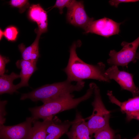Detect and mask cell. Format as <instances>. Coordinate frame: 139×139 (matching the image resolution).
Wrapping results in <instances>:
<instances>
[{"label":"cell","instance_id":"2e32d148","mask_svg":"<svg viewBox=\"0 0 139 139\" xmlns=\"http://www.w3.org/2000/svg\"><path fill=\"white\" fill-rule=\"evenodd\" d=\"M20 78L19 75L14 72L10 75L4 74L0 77V94L4 93L13 94L14 92H18L16 85L13 82L14 80Z\"/></svg>","mask_w":139,"mask_h":139},{"label":"cell","instance_id":"7402d4cb","mask_svg":"<svg viewBox=\"0 0 139 139\" xmlns=\"http://www.w3.org/2000/svg\"><path fill=\"white\" fill-rule=\"evenodd\" d=\"M7 103V101L6 100L0 101V125L4 124L5 121V118L4 117L6 114L5 106Z\"/></svg>","mask_w":139,"mask_h":139},{"label":"cell","instance_id":"4316f807","mask_svg":"<svg viewBox=\"0 0 139 139\" xmlns=\"http://www.w3.org/2000/svg\"><path fill=\"white\" fill-rule=\"evenodd\" d=\"M136 59L139 60V51L136 53Z\"/></svg>","mask_w":139,"mask_h":139},{"label":"cell","instance_id":"d6986e66","mask_svg":"<svg viewBox=\"0 0 139 139\" xmlns=\"http://www.w3.org/2000/svg\"><path fill=\"white\" fill-rule=\"evenodd\" d=\"M18 33V31L17 28L12 26L6 28L4 31V36L9 41H15Z\"/></svg>","mask_w":139,"mask_h":139},{"label":"cell","instance_id":"8fae6325","mask_svg":"<svg viewBox=\"0 0 139 139\" xmlns=\"http://www.w3.org/2000/svg\"><path fill=\"white\" fill-rule=\"evenodd\" d=\"M107 95L111 102L118 106L126 116L139 112V95L121 102L113 95L111 91H108Z\"/></svg>","mask_w":139,"mask_h":139},{"label":"cell","instance_id":"7c38bea8","mask_svg":"<svg viewBox=\"0 0 139 139\" xmlns=\"http://www.w3.org/2000/svg\"><path fill=\"white\" fill-rule=\"evenodd\" d=\"M15 64L17 67L21 69L19 75L21 81L19 83L16 85L17 89L28 86L30 78L38 69L36 66L37 63L22 59L17 61Z\"/></svg>","mask_w":139,"mask_h":139},{"label":"cell","instance_id":"5bb4252c","mask_svg":"<svg viewBox=\"0 0 139 139\" xmlns=\"http://www.w3.org/2000/svg\"><path fill=\"white\" fill-rule=\"evenodd\" d=\"M41 34L37 33V37L34 42L27 47H25L23 44L19 45V49L21 53L22 59L37 63L39 56V42Z\"/></svg>","mask_w":139,"mask_h":139},{"label":"cell","instance_id":"6da1fadb","mask_svg":"<svg viewBox=\"0 0 139 139\" xmlns=\"http://www.w3.org/2000/svg\"><path fill=\"white\" fill-rule=\"evenodd\" d=\"M80 43H74L71 47L70 55L67 66L64 70L66 74L68 81L78 82L87 79H93L99 81L110 82V80L105 75V64L100 62L96 65L88 64L78 56L76 53L77 47Z\"/></svg>","mask_w":139,"mask_h":139},{"label":"cell","instance_id":"52a82bcc","mask_svg":"<svg viewBox=\"0 0 139 139\" xmlns=\"http://www.w3.org/2000/svg\"><path fill=\"white\" fill-rule=\"evenodd\" d=\"M34 120L28 117L24 122L12 126L0 125V139H28Z\"/></svg>","mask_w":139,"mask_h":139},{"label":"cell","instance_id":"3957f363","mask_svg":"<svg viewBox=\"0 0 139 139\" xmlns=\"http://www.w3.org/2000/svg\"><path fill=\"white\" fill-rule=\"evenodd\" d=\"M67 80L62 82L47 84L27 93L21 95L20 100L29 99L33 102L41 101L43 103L54 99L79 91L84 87L83 81L77 82L75 84Z\"/></svg>","mask_w":139,"mask_h":139},{"label":"cell","instance_id":"e0dca14e","mask_svg":"<svg viewBox=\"0 0 139 139\" xmlns=\"http://www.w3.org/2000/svg\"><path fill=\"white\" fill-rule=\"evenodd\" d=\"M53 119H47L41 122L34 120L28 139H46L47 127Z\"/></svg>","mask_w":139,"mask_h":139},{"label":"cell","instance_id":"ba28073f","mask_svg":"<svg viewBox=\"0 0 139 139\" xmlns=\"http://www.w3.org/2000/svg\"><path fill=\"white\" fill-rule=\"evenodd\" d=\"M122 22L117 23L106 17L93 21L85 30V33H91L106 38L118 34Z\"/></svg>","mask_w":139,"mask_h":139},{"label":"cell","instance_id":"8992f818","mask_svg":"<svg viewBox=\"0 0 139 139\" xmlns=\"http://www.w3.org/2000/svg\"><path fill=\"white\" fill-rule=\"evenodd\" d=\"M105 75L109 80H115L123 89L131 92L133 97L139 95V88L134 83L132 74L120 70L117 66L112 65L106 70Z\"/></svg>","mask_w":139,"mask_h":139},{"label":"cell","instance_id":"9c48e42d","mask_svg":"<svg viewBox=\"0 0 139 139\" xmlns=\"http://www.w3.org/2000/svg\"><path fill=\"white\" fill-rule=\"evenodd\" d=\"M66 18L70 23L81 28L85 30L94 20L93 18H90L87 15L83 2L76 0L67 8Z\"/></svg>","mask_w":139,"mask_h":139},{"label":"cell","instance_id":"4fadbf2b","mask_svg":"<svg viewBox=\"0 0 139 139\" xmlns=\"http://www.w3.org/2000/svg\"><path fill=\"white\" fill-rule=\"evenodd\" d=\"M72 121L66 120L61 122L59 119H52L46 130V139H59L68 131Z\"/></svg>","mask_w":139,"mask_h":139},{"label":"cell","instance_id":"30bf717a","mask_svg":"<svg viewBox=\"0 0 139 139\" xmlns=\"http://www.w3.org/2000/svg\"><path fill=\"white\" fill-rule=\"evenodd\" d=\"M85 120L80 112L76 113L70 130L66 133L69 139H92Z\"/></svg>","mask_w":139,"mask_h":139},{"label":"cell","instance_id":"5b68a950","mask_svg":"<svg viewBox=\"0 0 139 139\" xmlns=\"http://www.w3.org/2000/svg\"><path fill=\"white\" fill-rule=\"evenodd\" d=\"M122 49L119 51L111 50L109 54L110 58L107 63L110 65L127 67L128 64L136 61V56L137 49L139 46V36L131 42L123 41L121 44Z\"/></svg>","mask_w":139,"mask_h":139},{"label":"cell","instance_id":"ffe728a7","mask_svg":"<svg viewBox=\"0 0 139 139\" xmlns=\"http://www.w3.org/2000/svg\"><path fill=\"white\" fill-rule=\"evenodd\" d=\"M9 4L12 7L19 8L20 13H23L30 7L29 1L27 0H11Z\"/></svg>","mask_w":139,"mask_h":139},{"label":"cell","instance_id":"cb8c5ba5","mask_svg":"<svg viewBox=\"0 0 139 139\" xmlns=\"http://www.w3.org/2000/svg\"><path fill=\"white\" fill-rule=\"evenodd\" d=\"M139 1L137 0H110L109 2L111 5L117 7L119 4L121 3L134 2Z\"/></svg>","mask_w":139,"mask_h":139},{"label":"cell","instance_id":"44dd1931","mask_svg":"<svg viewBox=\"0 0 139 139\" xmlns=\"http://www.w3.org/2000/svg\"><path fill=\"white\" fill-rule=\"evenodd\" d=\"M74 0H57L55 5L51 10L54 8H58L59 13L62 14L63 13V9L65 7L67 8L69 7L74 2Z\"/></svg>","mask_w":139,"mask_h":139},{"label":"cell","instance_id":"83f0119b","mask_svg":"<svg viewBox=\"0 0 139 139\" xmlns=\"http://www.w3.org/2000/svg\"><path fill=\"white\" fill-rule=\"evenodd\" d=\"M124 139H127L125 138ZM132 139H139V132L136 136H135Z\"/></svg>","mask_w":139,"mask_h":139},{"label":"cell","instance_id":"277c9868","mask_svg":"<svg viewBox=\"0 0 139 139\" xmlns=\"http://www.w3.org/2000/svg\"><path fill=\"white\" fill-rule=\"evenodd\" d=\"M93 93L94 99L92 103L93 110L92 115L87 117L86 122L92 135L101 128L109 125L110 112L106 108L102 101L100 90L95 83Z\"/></svg>","mask_w":139,"mask_h":139},{"label":"cell","instance_id":"9a60e30c","mask_svg":"<svg viewBox=\"0 0 139 139\" xmlns=\"http://www.w3.org/2000/svg\"><path fill=\"white\" fill-rule=\"evenodd\" d=\"M28 16L31 20L37 23L38 27H47V12L39 4H33L30 7Z\"/></svg>","mask_w":139,"mask_h":139},{"label":"cell","instance_id":"484cf974","mask_svg":"<svg viewBox=\"0 0 139 139\" xmlns=\"http://www.w3.org/2000/svg\"><path fill=\"white\" fill-rule=\"evenodd\" d=\"M4 36V31L0 28V40H1L2 39L3 36Z\"/></svg>","mask_w":139,"mask_h":139},{"label":"cell","instance_id":"603a6c76","mask_svg":"<svg viewBox=\"0 0 139 139\" xmlns=\"http://www.w3.org/2000/svg\"><path fill=\"white\" fill-rule=\"evenodd\" d=\"M10 62L9 59L6 57L0 55V75L4 74L6 64Z\"/></svg>","mask_w":139,"mask_h":139},{"label":"cell","instance_id":"ac0fdd59","mask_svg":"<svg viewBox=\"0 0 139 139\" xmlns=\"http://www.w3.org/2000/svg\"><path fill=\"white\" fill-rule=\"evenodd\" d=\"M94 139H115V131L107 126L97 131L94 133Z\"/></svg>","mask_w":139,"mask_h":139},{"label":"cell","instance_id":"7a4b0ae2","mask_svg":"<svg viewBox=\"0 0 139 139\" xmlns=\"http://www.w3.org/2000/svg\"><path fill=\"white\" fill-rule=\"evenodd\" d=\"M94 84L90 83L89 88L83 96L74 98L72 93L59 97L43 103L41 106L29 109L34 120L53 119L54 115L61 112L76 108L81 102L89 98L93 93Z\"/></svg>","mask_w":139,"mask_h":139},{"label":"cell","instance_id":"d4e9b609","mask_svg":"<svg viewBox=\"0 0 139 139\" xmlns=\"http://www.w3.org/2000/svg\"><path fill=\"white\" fill-rule=\"evenodd\" d=\"M126 119L130 121L133 119H135L139 121V112L126 116Z\"/></svg>","mask_w":139,"mask_h":139}]
</instances>
